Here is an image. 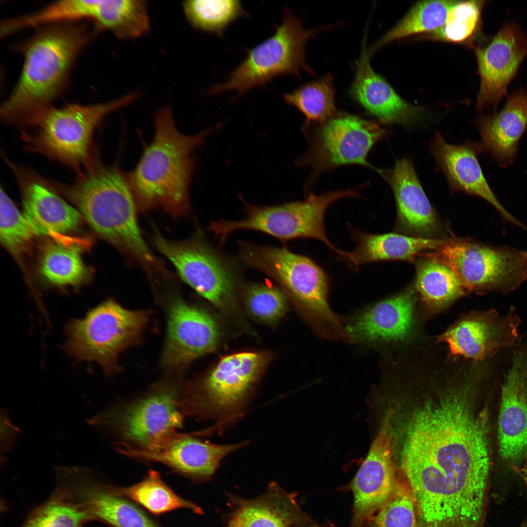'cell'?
Here are the masks:
<instances>
[{
  "instance_id": "1",
  "label": "cell",
  "mask_w": 527,
  "mask_h": 527,
  "mask_svg": "<svg viewBox=\"0 0 527 527\" xmlns=\"http://www.w3.org/2000/svg\"><path fill=\"white\" fill-rule=\"evenodd\" d=\"M467 386L414 414L401 469L425 527H482L490 472L488 417Z\"/></svg>"
},
{
  "instance_id": "2",
  "label": "cell",
  "mask_w": 527,
  "mask_h": 527,
  "mask_svg": "<svg viewBox=\"0 0 527 527\" xmlns=\"http://www.w3.org/2000/svg\"><path fill=\"white\" fill-rule=\"evenodd\" d=\"M76 207L101 238L138 262L152 275L163 265L145 242L138 225L137 204L125 173L97 159L70 183L49 181Z\"/></svg>"
},
{
  "instance_id": "3",
  "label": "cell",
  "mask_w": 527,
  "mask_h": 527,
  "mask_svg": "<svg viewBox=\"0 0 527 527\" xmlns=\"http://www.w3.org/2000/svg\"><path fill=\"white\" fill-rule=\"evenodd\" d=\"M36 29L14 47L24 62L18 81L1 105V118L8 123L20 125L34 112L51 105L65 89L79 55L98 33L78 22Z\"/></svg>"
},
{
  "instance_id": "4",
  "label": "cell",
  "mask_w": 527,
  "mask_h": 527,
  "mask_svg": "<svg viewBox=\"0 0 527 527\" xmlns=\"http://www.w3.org/2000/svg\"><path fill=\"white\" fill-rule=\"evenodd\" d=\"M154 125L152 141L126 178L140 208L160 207L175 217L186 215L196 162L193 152L221 124L185 135L178 129L171 109L165 106L155 114Z\"/></svg>"
},
{
  "instance_id": "5",
  "label": "cell",
  "mask_w": 527,
  "mask_h": 527,
  "mask_svg": "<svg viewBox=\"0 0 527 527\" xmlns=\"http://www.w3.org/2000/svg\"><path fill=\"white\" fill-rule=\"evenodd\" d=\"M139 95L135 91L106 102L43 107L20 125L21 138L27 150L59 162L78 174L98 159L93 139L102 120L132 103Z\"/></svg>"
},
{
  "instance_id": "6",
  "label": "cell",
  "mask_w": 527,
  "mask_h": 527,
  "mask_svg": "<svg viewBox=\"0 0 527 527\" xmlns=\"http://www.w3.org/2000/svg\"><path fill=\"white\" fill-rule=\"evenodd\" d=\"M240 246L242 261L276 281L317 333L349 342L346 326L329 306L328 278L320 266L309 258L285 247L244 243Z\"/></svg>"
},
{
  "instance_id": "7",
  "label": "cell",
  "mask_w": 527,
  "mask_h": 527,
  "mask_svg": "<svg viewBox=\"0 0 527 527\" xmlns=\"http://www.w3.org/2000/svg\"><path fill=\"white\" fill-rule=\"evenodd\" d=\"M265 364L256 352L223 357L206 377L182 390L186 416L215 421L214 432L233 425L246 413Z\"/></svg>"
},
{
  "instance_id": "8",
  "label": "cell",
  "mask_w": 527,
  "mask_h": 527,
  "mask_svg": "<svg viewBox=\"0 0 527 527\" xmlns=\"http://www.w3.org/2000/svg\"><path fill=\"white\" fill-rule=\"evenodd\" d=\"M273 25L275 33L255 46L246 49L245 58L231 72L226 81L208 89L209 95L234 90L240 97L255 87L265 86L282 75L293 74L300 78L301 72L304 71L315 75L306 61L305 45L310 39L335 25L306 29L302 20L287 7L284 9L281 24Z\"/></svg>"
},
{
  "instance_id": "9",
  "label": "cell",
  "mask_w": 527,
  "mask_h": 527,
  "mask_svg": "<svg viewBox=\"0 0 527 527\" xmlns=\"http://www.w3.org/2000/svg\"><path fill=\"white\" fill-rule=\"evenodd\" d=\"M182 391L177 385H156L146 392L116 402L87 420L106 436L134 447L153 444L177 432L186 416Z\"/></svg>"
},
{
  "instance_id": "10",
  "label": "cell",
  "mask_w": 527,
  "mask_h": 527,
  "mask_svg": "<svg viewBox=\"0 0 527 527\" xmlns=\"http://www.w3.org/2000/svg\"><path fill=\"white\" fill-rule=\"evenodd\" d=\"M426 254L450 268L466 292L504 295L527 279V251L511 247L452 237Z\"/></svg>"
},
{
  "instance_id": "11",
  "label": "cell",
  "mask_w": 527,
  "mask_h": 527,
  "mask_svg": "<svg viewBox=\"0 0 527 527\" xmlns=\"http://www.w3.org/2000/svg\"><path fill=\"white\" fill-rule=\"evenodd\" d=\"M148 318L147 312L127 309L109 299L66 325L63 348L71 357L94 361L113 374L120 354L140 340Z\"/></svg>"
},
{
  "instance_id": "12",
  "label": "cell",
  "mask_w": 527,
  "mask_h": 527,
  "mask_svg": "<svg viewBox=\"0 0 527 527\" xmlns=\"http://www.w3.org/2000/svg\"><path fill=\"white\" fill-rule=\"evenodd\" d=\"M358 197L356 189L336 190L320 195L309 194L304 201L274 206H255L241 199L246 217L235 221L211 222L207 229L220 237L223 244L227 236L237 230L261 231L283 241L298 238L322 241L343 260L348 252L336 247L326 236L324 226L325 213L333 203L347 197Z\"/></svg>"
},
{
  "instance_id": "13",
  "label": "cell",
  "mask_w": 527,
  "mask_h": 527,
  "mask_svg": "<svg viewBox=\"0 0 527 527\" xmlns=\"http://www.w3.org/2000/svg\"><path fill=\"white\" fill-rule=\"evenodd\" d=\"M386 134L376 122L337 112L314 131L309 148L298 164L309 166L315 175L347 164L367 166L381 175L383 171L373 166L367 156Z\"/></svg>"
},
{
  "instance_id": "14",
  "label": "cell",
  "mask_w": 527,
  "mask_h": 527,
  "mask_svg": "<svg viewBox=\"0 0 527 527\" xmlns=\"http://www.w3.org/2000/svg\"><path fill=\"white\" fill-rule=\"evenodd\" d=\"M154 240L181 278L197 293L220 308L226 309L235 304V276L203 238L198 235L187 241L174 242L156 231Z\"/></svg>"
},
{
  "instance_id": "15",
  "label": "cell",
  "mask_w": 527,
  "mask_h": 527,
  "mask_svg": "<svg viewBox=\"0 0 527 527\" xmlns=\"http://www.w3.org/2000/svg\"><path fill=\"white\" fill-rule=\"evenodd\" d=\"M204 431L176 432L147 446L116 444L114 447L126 457L145 462H158L175 473L194 481H203L212 477L227 456L249 443L245 441L231 444L212 443L198 438L206 435Z\"/></svg>"
},
{
  "instance_id": "16",
  "label": "cell",
  "mask_w": 527,
  "mask_h": 527,
  "mask_svg": "<svg viewBox=\"0 0 527 527\" xmlns=\"http://www.w3.org/2000/svg\"><path fill=\"white\" fill-rule=\"evenodd\" d=\"M521 319L511 306L506 315L495 309L472 311L461 317L439 336L451 357L483 362L518 344Z\"/></svg>"
},
{
  "instance_id": "17",
  "label": "cell",
  "mask_w": 527,
  "mask_h": 527,
  "mask_svg": "<svg viewBox=\"0 0 527 527\" xmlns=\"http://www.w3.org/2000/svg\"><path fill=\"white\" fill-rule=\"evenodd\" d=\"M475 55L480 78L476 107L495 108L527 56V38L516 23H505Z\"/></svg>"
},
{
  "instance_id": "18",
  "label": "cell",
  "mask_w": 527,
  "mask_h": 527,
  "mask_svg": "<svg viewBox=\"0 0 527 527\" xmlns=\"http://www.w3.org/2000/svg\"><path fill=\"white\" fill-rule=\"evenodd\" d=\"M498 443L501 458L514 468L527 462V352H513L501 387Z\"/></svg>"
},
{
  "instance_id": "19",
  "label": "cell",
  "mask_w": 527,
  "mask_h": 527,
  "mask_svg": "<svg viewBox=\"0 0 527 527\" xmlns=\"http://www.w3.org/2000/svg\"><path fill=\"white\" fill-rule=\"evenodd\" d=\"M388 420L386 419L351 483V527H361L389 500L397 486Z\"/></svg>"
},
{
  "instance_id": "20",
  "label": "cell",
  "mask_w": 527,
  "mask_h": 527,
  "mask_svg": "<svg viewBox=\"0 0 527 527\" xmlns=\"http://www.w3.org/2000/svg\"><path fill=\"white\" fill-rule=\"evenodd\" d=\"M220 331L214 319L204 310L180 298L169 307L162 364L177 367L212 351Z\"/></svg>"
},
{
  "instance_id": "21",
  "label": "cell",
  "mask_w": 527,
  "mask_h": 527,
  "mask_svg": "<svg viewBox=\"0 0 527 527\" xmlns=\"http://www.w3.org/2000/svg\"><path fill=\"white\" fill-rule=\"evenodd\" d=\"M413 287L381 300L354 317L346 328L351 341L365 344H405L415 332Z\"/></svg>"
},
{
  "instance_id": "22",
  "label": "cell",
  "mask_w": 527,
  "mask_h": 527,
  "mask_svg": "<svg viewBox=\"0 0 527 527\" xmlns=\"http://www.w3.org/2000/svg\"><path fill=\"white\" fill-rule=\"evenodd\" d=\"M5 160L21 193L23 214L38 235L65 234L78 230L81 215L57 193L48 180L7 158Z\"/></svg>"
},
{
  "instance_id": "23",
  "label": "cell",
  "mask_w": 527,
  "mask_h": 527,
  "mask_svg": "<svg viewBox=\"0 0 527 527\" xmlns=\"http://www.w3.org/2000/svg\"><path fill=\"white\" fill-rule=\"evenodd\" d=\"M89 469L78 467L70 474L67 485L85 507L92 521L109 527H162L140 506L118 495L94 476Z\"/></svg>"
},
{
  "instance_id": "24",
  "label": "cell",
  "mask_w": 527,
  "mask_h": 527,
  "mask_svg": "<svg viewBox=\"0 0 527 527\" xmlns=\"http://www.w3.org/2000/svg\"><path fill=\"white\" fill-rule=\"evenodd\" d=\"M430 147L433 157L453 190L482 198L493 205L505 221L527 231V227L502 205L487 182L477 156L483 150L480 144L467 142L461 145L451 144L436 132Z\"/></svg>"
},
{
  "instance_id": "25",
  "label": "cell",
  "mask_w": 527,
  "mask_h": 527,
  "mask_svg": "<svg viewBox=\"0 0 527 527\" xmlns=\"http://www.w3.org/2000/svg\"><path fill=\"white\" fill-rule=\"evenodd\" d=\"M349 94L356 102L381 123L411 126L422 122L421 110L403 100L372 69L366 47V34L362 42Z\"/></svg>"
},
{
  "instance_id": "26",
  "label": "cell",
  "mask_w": 527,
  "mask_h": 527,
  "mask_svg": "<svg viewBox=\"0 0 527 527\" xmlns=\"http://www.w3.org/2000/svg\"><path fill=\"white\" fill-rule=\"evenodd\" d=\"M395 199L397 227L407 235L432 237L438 231L437 217L421 184L412 162L403 158L390 171L383 172Z\"/></svg>"
},
{
  "instance_id": "27",
  "label": "cell",
  "mask_w": 527,
  "mask_h": 527,
  "mask_svg": "<svg viewBox=\"0 0 527 527\" xmlns=\"http://www.w3.org/2000/svg\"><path fill=\"white\" fill-rule=\"evenodd\" d=\"M475 124L483 150L500 166H509L515 159L520 140L527 128V93L521 89L514 92L500 111L480 117Z\"/></svg>"
},
{
  "instance_id": "28",
  "label": "cell",
  "mask_w": 527,
  "mask_h": 527,
  "mask_svg": "<svg viewBox=\"0 0 527 527\" xmlns=\"http://www.w3.org/2000/svg\"><path fill=\"white\" fill-rule=\"evenodd\" d=\"M252 500L242 499L223 527H300L304 516L293 494L277 483Z\"/></svg>"
},
{
  "instance_id": "29",
  "label": "cell",
  "mask_w": 527,
  "mask_h": 527,
  "mask_svg": "<svg viewBox=\"0 0 527 527\" xmlns=\"http://www.w3.org/2000/svg\"><path fill=\"white\" fill-rule=\"evenodd\" d=\"M350 231L355 248L350 252L347 263L354 268L383 261L414 262L423 252L436 249L446 240V238H424L396 233L372 234L351 227Z\"/></svg>"
},
{
  "instance_id": "30",
  "label": "cell",
  "mask_w": 527,
  "mask_h": 527,
  "mask_svg": "<svg viewBox=\"0 0 527 527\" xmlns=\"http://www.w3.org/2000/svg\"><path fill=\"white\" fill-rule=\"evenodd\" d=\"M414 287L426 310L439 312L466 293L453 271L444 264L425 254L414 261Z\"/></svg>"
},
{
  "instance_id": "31",
  "label": "cell",
  "mask_w": 527,
  "mask_h": 527,
  "mask_svg": "<svg viewBox=\"0 0 527 527\" xmlns=\"http://www.w3.org/2000/svg\"><path fill=\"white\" fill-rule=\"evenodd\" d=\"M81 248L59 241L45 244L40 253L38 269L42 278L56 287H78L86 283L91 270L82 260Z\"/></svg>"
},
{
  "instance_id": "32",
  "label": "cell",
  "mask_w": 527,
  "mask_h": 527,
  "mask_svg": "<svg viewBox=\"0 0 527 527\" xmlns=\"http://www.w3.org/2000/svg\"><path fill=\"white\" fill-rule=\"evenodd\" d=\"M116 494L124 497L159 516L179 509H188L195 514L203 510L195 503L178 495L162 479L160 474L150 470L140 482L124 487L110 485Z\"/></svg>"
},
{
  "instance_id": "33",
  "label": "cell",
  "mask_w": 527,
  "mask_h": 527,
  "mask_svg": "<svg viewBox=\"0 0 527 527\" xmlns=\"http://www.w3.org/2000/svg\"><path fill=\"white\" fill-rule=\"evenodd\" d=\"M94 27L98 32L108 30L120 39L141 37L150 27L147 4L141 0H101Z\"/></svg>"
},
{
  "instance_id": "34",
  "label": "cell",
  "mask_w": 527,
  "mask_h": 527,
  "mask_svg": "<svg viewBox=\"0 0 527 527\" xmlns=\"http://www.w3.org/2000/svg\"><path fill=\"white\" fill-rule=\"evenodd\" d=\"M60 484L45 502L30 512L21 527H82L92 521L84 506Z\"/></svg>"
},
{
  "instance_id": "35",
  "label": "cell",
  "mask_w": 527,
  "mask_h": 527,
  "mask_svg": "<svg viewBox=\"0 0 527 527\" xmlns=\"http://www.w3.org/2000/svg\"><path fill=\"white\" fill-rule=\"evenodd\" d=\"M283 97L286 103L304 114V129L312 123L322 124L337 113L333 78L329 73L283 94Z\"/></svg>"
},
{
  "instance_id": "36",
  "label": "cell",
  "mask_w": 527,
  "mask_h": 527,
  "mask_svg": "<svg viewBox=\"0 0 527 527\" xmlns=\"http://www.w3.org/2000/svg\"><path fill=\"white\" fill-rule=\"evenodd\" d=\"M457 1L424 0L414 4L394 27L374 43L369 56L393 41L412 35L431 32L440 27Z\"/></svg>"
},
{
  "instance_id": "37",
  "label": "cell",
  "mask_w": 527,
  "mask_h": 527,
  "mask_svg": "<svg viewBox=\"0 0 527 527\" xmlns=\"http://www.w3.org/2000/svg\"><path fill=\"white\" fill-rule=\"evenodd\" d=\"M183 9L195 28L221 38L232 23L247 15L239 0H186Z\"/></svg>"
},
{
  "instance_id": "38",
  "label": "cell",
  "mask_w": 527,
  "mask_h": 527,
  "mask_svg": "<svg viewBox=\"0 0 527 527\" xmlns=\"http://www.w3.org/2000/svg\"><path fill=\"white\" fill-rule=\"evenodd\" d=\"M35 231L0 187V239L1 243L13 255L21 257L29 251L35 237Z\"/></svg>"
},
{
  "instance_id": "39",
  "label": "cell",
  "mask_w": 527,
  "mask_h": 527,
  "mask_svg": "<svg viewBox=\"0 0 527 527\" xmlns=\"http://www.w3.org/2000/svg\"><path fill=\"white\" fill-rule=\"evenodd\" d=\"M484 1H457L448 13L443 24L429 33L432 38L459 42L472 36L481 21Z\"/></svg>"
},
{
  "instance_id": "40",
  "label": "cell",
  "mask_w": 527,
  "mask_h": 527,
  "mask_svg": "<svg viewBox=\"0 0 527 527\" xmlns=\"http://www.w3.org/2000/svg\"><path fill=\"white\" fill-rule=\"evenodd\" d=\"M243 296L248 312L263 322H277L285 312L286 296L281 289L274 285L262 283H250L246 285Z\"/></svg>"
},
{
  "instance_id": "41",
  "label": "cell",
  "mask_w": 527,
  "mask_h": 527,
  "mask_svg": "<svg viewBox=\"0 0 527 527\" xmlns=\"http://www.w3.org/2000/svg\"><path fill=\"white\" fill-rule=\"evenodd\" d=\"M413 496L398 486L384 505L368 521L369 527H418Z\"/></svg>"
},
{
  "instance_id": "42",
  "label": "cell",
  "mask_w": 527,
  "mask_h": 527,
  "mask_svg": "<svg viewBox=\"0 0 527 527\" xmlns=\"http://www.w3.org/2000/svg\"><path fill=\"white\" fill-rule=\"evenodd\" d=\"M0 452L5 453L12 448L20 429L13 424L5 409L0 410Z\"/></svg>"
},
{
  "instance_id": "43",
  "label": "cell",
  "mask_w": 527,
  "mask_h": 527,
  "mask_svg": "<svg viewBox=\"0 0 527 527\" xmlns=\"http://www.w3.org/2000/svg\"><path fill=\"white\" fill-rule=\"evenodd\" d=\"M523 525L524 527H527V517L524 520Z\"/></svg>"
},
{
  "instance_id": "44",
  "label": "cell",
  "mask_w": 527,
  "mask_h": 527,
  "mask_svg": "<svg viewBox=\"0 0 527 527\" xmlns=\"http://www.w3.org/2000/svg\"><path fill=\"white\" fill-rule=\"evenodd\" d=\"M524 347H525V349H526V351L527 352V345L524 346Z\"/></svg>"
}]
</instances>
